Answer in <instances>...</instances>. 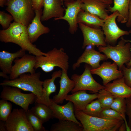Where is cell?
I'll return each instance as SVG.
<instances>
[{
    "mask_svg": "<svg viewBox=\"0 0 131 131\" xmlns=\"http://www.w3.org/2000/svg\"><path fill=\"white\" fill-rule=\"evenodd\" d=\"M0 41L5 43H12L19 46L21 48L35 56H47L30 41L27 27L19 23L14 22L9 27L0 31Z\"/></svg>",
    "mask_w": 131,
    "mask_h": 131,
    "instance_id": "1",
    "label": "cell"
},
{
    "mask_svg": "<svg viewBox=\"0 0 131 131\" xmlns=\"http://www.w3.org/2000/svg\"><path fill=\"white\" fill-rule=\"evenodd\" d=\"M41 74L40 72L33 74H23L13 80L6 79L0 85L16 87L24 91L30 92L37 97L35 102L39 103L43 95V81L40 80Z\"/></svg>",
    "mask_w": 131,
    "mask_h": 131,
    "instance_id": "2",
    "label": "cell"
},
{
    "mask_svg": "<svg viewBox=\"0 0 131 131\" xmlns=\"http://www.w3.org/2000/svg\"><path fill=\"white\" fill-rule=\"evenodd\" d=\"M46 53L47 56H35V70L40 67L44 72L48 73L52 71L55 67H58L62 71L67 72L69 58L64 49L54 48Z\"/></svg>",
    "mask_w": 131,
    "mask_h": 131,
    "instance_id": "3",
    "label": "cell"
},
{
    "mask_svg": "<svg viewBox=\"0 0 131 131\" xmlns=\"http://www.w3.org/2000/svg\"><path fill=\"white\" fill-rule=\"evenodd\" d=\"M75 116L80 121L83 131H118L123 120L108 119L88 115L82 111H74Z\"/></svg>",
    "mask_w": 131,
    "mask_h": 131,
    "instance_id": "4",
    "label": "cell"
},
{
    "mask_svg": "<svg viewBox=\"0 0 131 131\" xmlns=\"http://www.w3.org/2000/svg\"><path fill=\"white\" fill-rule=\"evenodd\" d=\"M6 10L13 16L14 22L27 27L35 16L31 0H7Z\"/></svg>",
    "mask_w": 131,
    "mask_h": 131,
    "instance_id": "5",
    "label": "cell"
},
{
    "mask_svg": "<svg viewBox=\"0 0 131 131\" xmlns=\"http://www.w3.org/2000/svg\"><path fill=\"white\" fill-rule=\"evenodd\" d=\"M131 47V43L127 42L126 40L122 36L116 45L107 44L105 46L98 47L99 51L105 54L108 59H110L116 63L119 70L121 71L124 64H126L130 60Z\"/></svg>",
    "mask_w": 131,
    "mask_h": 131,
    "instance_id": "6",
    "label": "cell"
},
{
    "mask_svg": "<svg viewBox=\"0 0 131 131\" xmlns=\"http://www.w3.org/2000/svg\"><path fill=\"white\" fill-rule=\"evenodd\" d=\"M0 97L2 99L10 101L21 107L26 111L29 109L30 104L35 101L37 97L34 93H24L21 90L17 87L3 86Z\"/></svg>",
    "mask_w": 131,
    "mask_h": 131,
    "instance_id": "7",
    "label": "cell"
},
{
    "mask_svg": "<svg viewBox=\"0 0 131 131\" xmlns=\"http://www.w3.org/2000/svg\"><path fill=\"white\" fill-rule=\"evenodd\" d=\"M91 66L86 65L85 70L80 75L73 74L71 77L75 83V86L71 92L72 93L82 90H89L94 93H98L100 90L104 89L105 86L97 82L93 78L90 70Z\"/></svg>",
    "mask_w": 131,
    "mask_h": 131,
    "instance_id": "8",
    "label": "cell"
},
{
    "mask_svg": "<svg viewBox=\"0 0 131 131\" xmlns=\"http://www.w3.org/2000/svg\"><path fill=\"white\" fill-rule=\"evenodd\" d=\"M119 15L118 11H116L108 15L104 20L102 28L105 36V42L107 44L114 45L119 38L130 34L129 31L121 29L117 25L116 19Z\"/></svg>",
    "mask_w": 131,
    "mask_h": 131,
    "instance_id": "9",
    "label": "cell"
},
{
    "mask_svg": "<svg viewBox=\"0 0 131 131\" xmlns=\"http://www.w3.org/2000/svg\"><path fill=\"white\" fill-rule=\"evenodd\" d=\"M5 125L6 131H34L22 108L13 109Z\"/></svg>",
    "mask_w": 131,
    "mask_h": 131,
    "instance_id": "10",
    "label": "cell"
},
{
    "mask_svg": "<svg viewBox=\"0 0 131 131\" xmlns=\"http://www.w3.org/2000/svg\"><path fill=\"white\" fill-rule=\"evenodd\" d=\"M78 25L83 36L82 49L90 45L98 47L107 45L103 31L100 28L90 27L81 23H79Z\"/></svg>",
    "mask_w": 131,
    "mask_h": 131,
    "instance_id": "11",
    "label": "cell"
},
{
    "mask_svg": "<svg viewBox=\"0 0 131 131\" xmlns=\"http://www.w3.org/2000/svg\"><path fill=\"white\" fill-rule=\"evenodd\" d=\"M9 74V79L13 80L20 75L26 73L33 74L35 73L34 67L36 64L35 56L25 54L20 58H17L14 61Z\"/></svg>",
    "mask_w": 131,
    "mask_h": 131,
    "instance_id": "12",
    "label": "cell"
},
{
    "mask_svg": "<svg viewBox=\"0 0 131 131\" xmlns=\"http://www.w3.org/2000/svg\"><path fill=\"white\" fill-rule=\"evenodd\" d=\"M64 3L66 7L64 15L61 17L54 18V20H63L66 21L69 25V32L73 34L78 30V25L77 18L79 13L82 10V1L81 0H71Z\"/></svg>",
    "mask_w": 131,
    "mask_h": 131,
    "instance_id": "13",
    "label": "cell"
},
{
    "mask_svg": "<svg viewBox=\"0 0 131 131\" xmlns=\"http://www.w3.org/2000/svg\"><path fill=\"white\" fill-rule=\"evenodd\" d=\"M118 66L116 63H112L109 62H104L98 68H91L92 74L99 76L103 80V85L105 86L113 80L123 77L122 71L118 70Z\"/></svg>",
    "mask_w": 131,
    "mask_h": 131,
    "instance_id": "14",
    "label": "cell"
},
{
    "mask_svg": "<svg viewBox=\"0 0 131 131\" xmlns=\"http://www.w3.org/2000/svg\"><path fill=\"white\" fill-rule=\"evenodd\" d=\"M94 47L90 45L86 47L83 53L73 65V70L76 69L79 67L81 64L83 63L90 65L92 68H96L100 66V61L108 59L105 54H101L100 51L96 50Z\"/></svg>",
    "mask_w": 131,
    "mask_h": 131,
    "instance_id": "15",
    "label": "cell"
},
{
    "mask_svg": "<svg viewBox=\"0 0 131 131\" xmlns=\"http://www.w3.org/2000/svg\"><path fill=\"white\" fill-rule=\"evenodd\" d=\"M50 102L48 106L52 111L54 118L59 120H70L82 125L76 117L74 105L70 101L63 105H59L50 98Z\"/></svg>",
    "mask_w": 131,
    "mask_h": 131,
    "instance_id": "16",
    "label": "cell"
},
{
    "mask_svg": "<svg viewBox=\"0 0 131 131\" xmlns=\"http://www.w3.org/2000/svg\"><path fill=\"white\" fill-rule=\"evenodd\" d=\"M63 0H43V9L41 17L42 21L51 18H58L64 15L65 9L63 8Z\"/></svg>",
    "mask_w": 131,
    "mask_h": 131,
    "instance_id": "17",
    "label": "cell"
},
{
    "mask_svg": "<svg viewBox=\"0 0 131 131\" xmlns=\"http://www.w3.org/2000/svg\"><path fill=\"white\" fill-rule=\"evenodd\" d=\"M34 11L35 16L27 27L29 37L32 43L36 41L41 35L47 33L50 31L48 27L43 25L41 23L42 11V9Z\"/></svg>",
    "mask_w": 131,
    "mask_h": 131,
    "instance_id": "18",
    "label": "cell"
},
{
    "mask_svg": "<svg viewBox=\"0 0 131 131\" xmlns=\"http://www.w3.org/2000/svg\"><path fill=\"white\" fill-rule=\"evenodd\" d=\"M98 94V93L90 94L86 92V90H80L68 95L65 100L73 103L74 111H82L88 104L97 98Z\"/></svg>",
    "mask_w": 131,
    "mask_h": 131,
    "instance_id": "19",
    "label": "cell"
},
{
    "mask_svg": "<svg viewBox=\"0 0 131 131\" xmlns=\"http://www.w3.org/2000/svg\"><path fill=\"white\" fill-rule=\"evenodd\" d=\"M82 9L105 20L108 15V5L100 0H81Z\"/></svg>",
    "mask_w": 131,
    "mask_h": 131,
    "instance_id": "20",
    "label": "cell"
},
{
    "mask_svg": "<svg viewBox=\"0 0 131 131\" xmlns=\"http://www.w3.org/2000/svg\"><path fill=\"white\" fill-rule=\"evenodd\" d=\"M104 86V89L110 92L115 98H126L131 97V88L125 83L123 77Z\"/></svg>",
    "mask_w": 131,
    "mask_h": 131,
    "instance_id": "21",
    "label": "cell"
},
{
    "mask_svg": "<svg viewBox=\"0 0 131 131\" xmlns=\"http://www.w3.org/2000/svg\"><path fill=\"white\" fill-rule=\"evenodd\" d=\"M62 71L59 82L60 89L59 92L52 99L54 102L58 104L63 103L68 93L72 91L75 85L74 81L69 78L67 72Z\"/></svg>",
    "mask_w": 131,
    "mask_h": 131,
    "instance_id": "22",
    "label": "cell"
},
{
    "mask_svg": "<svg viewBox=\"0 0 131 131\" xmlns=\"http://www.w3.org/2000/svg\"><path fill=\"white\" fill-rule=\"evenodd\" d=\"M25 51L21 48L13 53L5 50L0 51V68L2 71L7 74H10L13 62L16 59L21 57L25 54Z\"/></svg>",
    "mask_w": 131,
    "mask_h": 131,
    "instance_id": "23",
    "label": "cell"
},
{
    "mask_svg": "<svg viewBox=\"0 0 131 131\" xmlns=\"http://www.w3.org/2000/svg\"><path fill=\"white\" fill-rule=\"evenodd\" d=\"M62 72V70L55 71L52 74L51 78L45 79L43 81V95L41 101L38 103L49 106L50 102L49 96L52 93L55 92L56 90L55 80L57 78H60Z\"/></svg>",
    "mask_w": 131,
    "mask_h": 131,
    "instance_id": "24",
    "label": "cell"
},
{
    "mask_svg": "<svg viewBox=\"0 0 131 131\" xmlns=\"http://www.w3.org/2000/svg\"><path fill=\"white\" fill-rule=\"evenodd\" d=\"M130 0H113L114 5L109 6L108 11L112 12L117 11L119 15L117 18L118 22L122 24L126 23L129 17V6Z\"/></svg>",
    "mask_w": 131,
    "mask_h": 131,
    "instance_id": "25",
    "label": "cell"
},
{
    "mask_svg": "<svg viewBox=\"0 0 131 131\" xmlns=\"http://www.w3.org/2000/svg\"><path fill=\"white\" fill-rule=\"evenodd\" d=\"M104 20L97 16L81 10L77 17V22L82 23L88 26L95 28L102 27Z\"/></svg>",
    "mask_w": 131,
    "mask_h": 131,
    "instance_id": "26",
    "label": "cell"
},
{
    "mask_svg": "<svg viewBox=\"0 0 131 131\" xmlns=\"http://www.w3.org/2000/svg\"><path fill=\"white\" fill-rule=\"evenodd\" d=\"M50 131H83V127L82 125L71 121L59 120L52 125Z\"/></svg>",
    "mask_w": 131,
    "mask_h": 131,
    "instance_id": "27",
    "label": "cell"
},
{
    "mask_svg": "<svg viewBox=\"0 0 131 131\" xmlns=\"http://www.w3.org/2000/svg\"><path fill=\"white\" fill-rule=\"evenodd\" d=\"M31 109L43 123L54 118L52 110L45 104L35 102L34 106Z\"/></svg>",
    "mask_w": 131,
    "mask_h": 131,
    "instance_id": "28",
    "label": "cell"
},
{
    "mask_svg": "<svg viewBox=\"0 0 131 131\" xmlns=\"http://www.w3.org/2000/svg\"><path fill=\"white\" fill-rule=\"evenodd\" d=\"M126 98H115L110 108L114 110L120 114L122 117L126 127V131H131L126 118Z\"/></svg>",
    "mask_w": 131,
    "mask_h": 131,
    "instance_id": "29",
    "label": "cell"
},
{
    "mask_svg": "<svg viewBox=\"0 0 131 131\" xmlns=\"http://www.w3.org/2000/svg\"><path fill=\"white\" fill-rule=\"evenodd\" d=\"M115 98L110 92L104 89L100 90L98 93L97 99L103 109L110 108Z\"/></svg>",
    "mask_w": 131,
    "mask_h": 131,
    "instance_id": "30",
    "label": "cell"
},
{
    "mask_svg": "<svg viewBox=\"0 0 131 131\" xmlns=\"http://www.w3.org/2000/svg\"><path fill=\"white\" fill-rule=\"evenodd\" d=\"M103 109L97 99L88 104L82 111L86 114L92 116L99 117Z\"/></svg>",
    "mask_w": 131,
    "mask_h": 131,
    "instance_id": "31",
    "label": "cell"
},
{
    "mask_svg": "<svg viewBox=\"0 0 131 131\" xmlns=\"http://www.w3.org/2000/svg\"><path fill=\"white\" fill-rule=\"evenodd\" d=\"M27 119L33 128L34 131H48L43 125V123L33 112L29 109L26 111Z\"/></svg>",
    "mask_w": 131,
    "mask_h": 131,
    "instance_id": "32",
    "label": "cell"
},
{
    "mask_svg": "<svg viewBox=\"0 0 131 131\" xmlns=\"http://www.w3.org/2000/svg\"><path fill=\"white\" fill-rule=\"evenodd\" d=\"M12 104L7 100H0V120L5 122L11 112Z\"/></svg>",
    "mask_w": 131,
    "mask_h": 131,
    "instance_id": "33",
    "label": "cell"
},
{
    "mask_svg": "<svg viewBox=\"0 0 131 131\" xmlns=\"http://www.w3.org/2000/svg\"><path fill=\"white\" fill-rule=\"evenodd\" d=\"M99 117L108 119L123 120L122 117L120 114L111 108L103 109Z\"/></svg>",
    "mask_w": 131,
    "mask_h": 131,
    "instance_id": "34",
    "label": "cell"
},
{
    "mask_svg": "<svg viewBox=\"0 0 131 131\" xmlns=\"http://www.w3.org/2000/svg\"><path fill=\"white\" fill-rule=\"evenodd\" d=\"M14 20L13 16L4 11H0V24L3 29L6 30L10 26L11 21Z\"/></svg>",
    "mask_w": 131,
    "mask_h": 131,
    "instance_id": "35",
    "label": "cell"
},
{
    "mask_svg": "<svg viewBox=\"0 0 131 131\" xmlns=\"http://www.w3.org/2000/svg\"><path fill=\"white\" fill-rule=\"evenodd\" d=\"M121 71L125 83L131 88V66L128 68L124 65Z\"/></svg>",
    "mask_w": 131,
    "mask_h": 131,
    "instance_id": "36",
    "label": "cell"
},
{
    "mask_svg": "<svg viewBox=\"0 0 131 131\" xmlns=\"http://www.w3.org/2000/svg\"><path fill=\"white\" fill-rule=\"evenodd\" d=\"M126 114L128 119V123L129 127L131 129V97L126 98Z\"/></svg>",
    "mask_w": 131,
    "mask_h": 131,
    "instance_id": "37",
    "label": "cell"
},
{
    "mask_svg": "<svg viewBox=\"0 0 131 131\" xmlns=\"http://www.w3.org/2000/svg\"><path fill=\"white\" fill-rule=\"evenodd\" d=\"M31 1L34 10H40L43 7V0H31Z\"/></svg>",
    "mask_w": 131,
    "mask_h": 131,
    "instance_id": "38",
    "label": "cell"
},
{
    "mask_svg": "<svg viewBox=\"0 0 131 131\" xmlns=\"http://www.w3.org/2000/svg\"><path fill=\"white\" fill-rule=\"evenodd\" d=\"M126 26L128 27H131V0H130L129 6V14L128 18L126 23Z\"/></svg>",
    "mask_w": 131,
    "mask_h": 131,
    "instance_id": "39",
    "label": "cell"
},
{
    "mask_svg": "<svg viewBox=\"0 0 131 131\" xmlns=\"http://www.w3.org/2000/svg\"><path fill=\"white\" fill-rule=\"evenodd\" d=\"M5 122L2 121H0V131H6L5 126Z\"/></svg>",
    "mask_w": 131,
    "mask_h": 131,
    "instance_id": "40",
    "label": "cell"
},
{
    "mask_svg": "<svg viewBox=\"0 0 131 131\" xmlns=\"http://www.w3.org/2000/svg\"><path fill=\"white\" fill-rule=\"evenodd\" d=\"M126 125L124 122L121 125L118 131H126Z\"/></svg>",
    "mask_w": 131,
    "mask_h": 131,
    "instance_id": "41",
    "label": "cell"
},
{
    "mask_svg": "<svg viewBox=\"0 0 131 131\" xmlns=\"http://www.w3.org/2000/svg\"><path fill=\"white\" fill-rule=\"evenodd\" d=\"M129 32L130 33V34H131V29L129 31ZM126 41L127 42H130L131 44V40H126ZM130 52H131V47L130 49ZM126 67L128 68H129L131 66V59L130 61H129V62L128 63L126 64Z\"/></svg>",
    "mask_w": 131,
    "mask_h": 131,
    "instance_id": "42",
    "label": "cell"
},
{
    "mask_svg": "<svg viewBox=\"0 0 131 131\" xmlns=\"http://www.w3.org/2000/svg\"><path fill=\"white\" fill-rule=\"evenodd\" d=\"M71 0H63L64 2L67 1ZM103 2H104L106 4L110 5L113 2V0H100Z\"/></svg>",
    "mask_w": 131,
    "mask_h": 131,
    "instance_id": "43",
    "label": "cell"
},
{
    "mask_svg": "<svg viewBox=\"0 0 131 131\" xmlns=\"http://www.w3.org/2000/svg\"><path fill=\"white\" fill-rule=\"evenodd\" d=\"M0 76L6 79H9V76L7 75V74L3 73L2 71L0 72Z\"/></svg>",
    "mask_w": 131,
    "mask_h": 131,
    "instance_id": "44",
    "label": "cell"
},
{
    "mask_svg": "<svg viewBox=\"0 0 131 131\" xmlns=\"http://www.w3.org/2000/svg\"><path fill=\"white\" fill-rule=\"evenodd\" d=\"M7 0H0V6L3 7L7 2Z\"/></svg>",
    "mask_w": 131,
    "mask_h": 131,
    "instance_id": "45",
    "label": "cell"
},
{
    "mask_svg": "<svg viewBox=\"0 0 131 131\" xmlns=\"http://www.w3.org/2000/svg\"></svg>",
    "mask_w": 131,
    "mask_h": 131,
    "instance_id": "46",
    "label": "cell"
}]
</instances>
